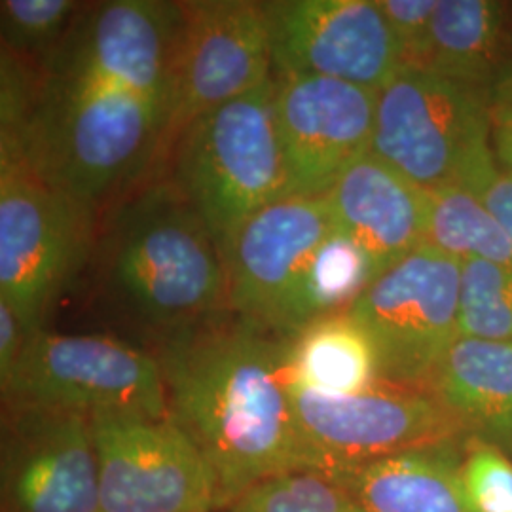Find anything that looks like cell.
I'll list each match as a JSON object with an SVG mask.
<instances>
[{"instance_id":"30","label":"cell","mask_w":512,"mask_h":512,"mask_svg":"<svg viewBox=\"0 0 512 512\" xmlns=\"http://www.w3.org/2000/svg\"><path fill=\"white\" fill-rule=\"evenodd\" d=\"M494 126L512 124V63L492 88Z\"/></svg>"},{"instance_id":"15","label":"cell","mask_w":512,"mask_h":512,"mask_svg":"<svg viewBox=\"0 0 512 512\" xmlns=\"http://www.w3.org/2000/svg\"><path fill=\"white\" fill-rule=\"evenodd\" d=\"M334 230L323 198H281L247 220L224 251L228 311L270 332L300 270Z\"/></svg>"},{"instance_id":"4","label":"cell","mask_w":512,"mask_h":512,"mask_svg":"<svg viewBox=\"0 0 512 512\" xmlns=\"http://www.w3.org/2000/svg\"><path fill=\"white\" fill-rule=\"evenodd\" d=\"M169 152V181L200 215L224 255L247 220L285 198L274 74L253 92L196 118Z\"/></svg>"},{"instance_id":"7","label":"cell","mask_w":512,"mask_h":512,"mask_svg":"<svg viewBox=\"0 0 512 512\" xmlns=\"http://www.w3.org/2000/svg\"><path fill=\"white\" fill-rule=\"evenodd\" d=\"M4 406H40L95 416L135 412L169 418L164 376L154 353L103 334H29Z\"/></svg>"},{"instance_id":"9","label":"cell","mask_w":512,"mask_h":512,"mask_svg":"<svg viewBox=\"0 0 512 512\" xmlns=\"http://www.w3.org/2000/svg\"><path fill=\"white\" fill-rule=\"evenodd\" d=\"M101 512H224L219 480L171 418L92 416Z\"/></svg>"},{"instance_id":"8","label":"cell","mask_w":512,"mask_h":512,"mask_svg":"<svg viewBox=\"0 0 512 512\" xmlns=\"http://www.w3.org/2000/svg\"><path fill=\"white\" fill-rule=\"evenodd\" d=\"M459 279L461 260L423 243L349 306L376 351L380 384L429 389L458 340Z\"/></svg>"},{"instance_id":"26","label":"cell","mask_w":512,"mask_h":512,"mask_svg":"<svg viewBox=\"0 0 512 512\" xmlns=\"http://www.w3.org/2000/svg\"><path fill=\"white\" fill-rule=\"evenodd\" d=\"M463 490L473 512H511L512 459L488 444L467 440Z\"/></svg>"},{"instance_id":"2","label":"cell","mask_w":512,"mask_h":512,"mask_svg":"<svg viewBox=\"0 0 512 512\" xmlns=\"http://www.w3.org/2000/svg\"><path fill=\"white\" fill-rule=\"evenodd\" d=\"M171 105L116 80L38 65L37 92L0 148L74 200L97 205L165 150Z\"/></svg>"},{"instance_id":"28","label":"cell","mask_w":512,"mask_h":512,"mask_svg":"<svg viewBox=\"0 0 512 512\" xmlns=\"http://www.w3.org/2000/svg\"><path fill=\"white\" fill-rule=\"evenodd\" d=\"M29 334L16 311L0 300V387L10 382Z\"/></svg>"},{"instance_id":"22","label":"cell","mask_w":512,"mask_h":512,"mask_svg":"<svg viewBox=\"0 0 512 512\" xmlns=\"http://www.w3.org/2000/svg\"><path fill=\"white\" fill-rule=\"evenodd\" d=\"M425 243L446 255L480 258L512 270V239L473 192L448 184L429 194Z\"/></svg>"},{"instance_id":"29","label":"cell","mask_w":512,"mask_h":512,"mask_svg":"<svg viewBox=\"0 0 512 512\" xmlns=\"http://www.w3.org/2000/svg\"><path fill=\"white\" fill-rule=\"evenodd\" d=\"M476 198L486 205V209L494 215L495 220L505 228L512 239V173L495 167L490 177L476 188Z\"/></svg>"},{"instance_id":"3","label":"cell","mask_w":512,"mask_h":512,"mask_svg":"<svg viewBox=\"0 0 512 512\" xmlns=\"http://www.w3.org/2000/svg\"><path fill=\"white\" fill-rule=\"evenodd\" d=\"M103 274L124 310L158 340L228 311L222 249L169 179L147 184L116 211Z\"/></svg>"},{"instance_id":"16","label":"cell","mask_w":512,"mask_h":512,"mask_svg":"<svg viewBox=\"0 0 512 512\" xmlns=\"http://www.w3.org/2000/svg\"><path fill=\"white\" fill-rule=\"evenodd\" d=\"M325 200L334 230L365 251L378 275L425 243L429 192L372 152L349 165Z\"/></svg>"},{"instance_id":"25","label":"cell","mask_w":512,"mask_h":512,"mask_svg":"<svg viewBox=\"0 0 512 512\" xmlns=\"http://www.w3.org/2000/svg\"><path fill=\"white\" fill-rule=\"evenodd\" d=\"M86 8L76 0H2V48L42 63Z\"/></svg>"},{"instance_id":"21","label":"cell","mask_w":512,"mask_h":512,"mask_svg":"<svg viewBox=\"0 0 512 512\" xmlns=\"http://www.w3.org/2000/svg\"><path fill=\"white\" fill-rule=\"evenodd\" d=\"M376 277L378 272L365 251L332 230L300 270L275 313L270 332L289 340L319 317L348 311Z\"/></svg>"},{"instance_id":"33","label":"cell","mask_w":512,"mask_h":512,"mask_svg":"<svg viewBox=\"0 0 512 512\" xmlns=\"http://www.w3.org/2000/svg\"><path fill=\"white\" fill-rule=\"evenodd\" d=\"M512 512V511H511Z\"/></svg>"},{"instance_id":"1","label":"cell","mask_w":512,"mask_h":512,"mask_svg":"<svg viewBox=\"0 0 512 512\" xmlns=\"http://www.w3.org/2000/svg\"><path fill=\"white\" fill-rule=\"evenodd\" d=\"M152 353L169 418L215 471L228 507L260 480L306 469L289 340L226 311L160 338Z\"/></svg>"},{"instance_id":"18","label":"cell","mask_w":512,"mask_h":512,"mask_svg":"<svg viewBox=\"0 0 512 512\" xmlns=\"http://www.w3.org/2000/svg\"><path fill=\"white\" fill-rule=\"evenodd\" d=\"M427 391L467 440L512 459V344L458 336Z\"/></svg>"},{"instance_id":"24","label":"cell","mask_w":512,"mask_h":512,"mask_svg":"<svg viewBox=\"0 0 512 512\" xmlns=\"http://www.w3.org/2000/svg\"><path fill=\"white\" fill-rule=\"evenodd\" d=\"M228 512H365L329 476L296 469L270 476L245 490Z\"/></svg>"},{"instance_id":"20","label":"cell","mask_w":512,"mask_h":512,"mask_svg":"<svg viewBox=\"0 0 512 512\" xmlns=\"http://www.w3.org/2000/svg\"><path fill=\"white\" fill-rule=\"evenodd\" d=\"M289 376L323 395H357L382 385L374 346L348 311L319 317L289 338Z\"/></svg>"},{"instance_id":"12","label":"cell","mask_w":512,"mask_h":512,"mask_svg":"<svg viewBox=\"0 0 512 512\" xmlns=\"http://www.w3.org/2000/svg\"><path fill=\"white\" fill-rule=\"evenodd\" d=\"M0 512H101L90 416L4 406Z\"/></svg>"},{"instance_id":"19","label":"cell","mask_w":512,"mask_h":512,"mask_svg":"<svg viewBox=\"0 0 512 512\" xmlns=\"http://www.w3.org/2000/svg\"><path fill=\"white\" fill-rule=\"evenodd\" d=\"M509 14L499 0H439L418 69L492 92L512 63Z\"/></svg>"},{"instance_id":"31","label":"cell","mask_w":512,"mask_h":512,"mask_svg":"<svg viewBox=\"0 0 512 512\" xmlns=\"http://www.w3.org/2000/svg\"><path fill=\"white\" fill-rule=\"evenodd\" d=\"M492 147L499 167L512 173V124L494 126Z\"/></svg>"},{"instance_id":"6","label":"cell","mask_w":512,"mask_h":512,"mask_svg":"<svg viewBox=\"0 0 512 512\" xmlns=\"http://www.w3.org/2000/svg\"><path fill=\"white\" fill-rule=\"evenodd\" d=\"M93 213L16 152L0 148V300L29 332L44 329L55 300L84 264Z\"/></svg>"},{"instance_id":"32","label":"cell","mask_w":512,"mask_h":512,"mask_svg":"<svg viewBox=\"0 0 512 512\" xmlns=\"http://www.w3.org/2000/svg\"><path fill=\"white\" fill-rule=\"evenodd\" d=\"M224 512H228V511H224Z\"/></svg>"},{"instance_id":"11","label":"cell","mask_w":512,"mask_h":512,"mask_svg":"<svg viewBox=\"0 0 512 512\" xmlns=\"http://www.w3.org/2000/svg\"><path fill=\"white\" fill-rule=\"evenodd\" d=\"M181 6L165 150L196 118L253 92L274 74L262 2L192 0Z\"/></svg>"},{"instance_id":"14","label":"cell","mask_w":512,"mask_h":512,"mask_svg":"<svg viewBox=\"0 0 512 512\" xmlns=\"http://www.w3.org/2000/svg\"><path fill=\"white\" fill-rule=\"evenodd\" d=\"M285 198H323L372 150L378 92L304 74H274Z\"/></svg>"},{"instance_id":"23","label":"cell","mask_w":512,"mask_h":512,"mask_svg":"<svg viewBox=\"0 0 512 512\" xmlns=\"http://www.w3.org/2000/svg\"><path fill=\"white\" fill-rule=\"evenodd\" d=\"M458 334L512 344V270L480 258L461 260Z\"/></svg>"},{"instance_id":"27","label":"cell","mask_w":512,"mask_h":512,"mask_svg":"<svg viewBox=\"0 0 512 512\" xmlns=\"http://www.w3.org/2000/svg\"><path fill=\"white\" fill-rule=\"evenodd\" d=\"M397 42L403 69H418L439 0H376Z\"/></svg>"},{"instance_id":"10","label":"cell","mask_w":512,"mask_h":512,"mask_svg":"<svg viewBox=\"0 0 512 512\" xmlns=\"http://www.w3.org/2000/svg\"><path fill=\"white\" fill-rule=\"evenodd\" d=\"M291 399L306 469L321 475L463 435L420 389L378 385L357 395H323L291 382Z\"/></svg>"},{"instance_id":"13","label":"cell","mask_w":512,"mask_h":512,"mask_svg":"<svg viewBox=\"0 0 512 512\" xmlns=\"http://www.w3.org/2000/svg\"><path fill=\"white\" fill-rule=\"evenodd\" d=\"M274 74H304L380 92L403 63L376 0H268Z\"/></svg>"},{"instance_id":"5","label":"cell","mask_w":512,"mask_h":512,"mask_svg":"<svg viewBox=\"0 0 512 512\" xmlns=\"http://www.w3.org/2000/svg\"><path fill=\"white\" fill-rule=\"evenodd\" d=\"M492 92L420 69H401L378 92L372 154L425 192H475L497 167Z\"/></svg>"},{"instance_id":"17","label":"cell","mask_w":512,"mask_h":512,"mask_svg":"<svg viewBox=\"0 0 512 512\" xmlns=\"http://www.w3.org/2000/svg\"><path fill=\"white\" fill-rule=\"evenodd\" d=\"M467 437L329 473L365 512H473L463 490Z\"/></svg>"}]
</instances>
